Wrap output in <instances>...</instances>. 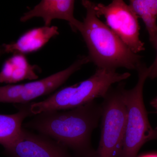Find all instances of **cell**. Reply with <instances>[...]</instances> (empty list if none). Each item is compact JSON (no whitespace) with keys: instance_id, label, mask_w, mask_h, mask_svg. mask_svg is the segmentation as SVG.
Returning a JSON list of instances; mask_svg holds the SVG:
<instances>
[{"instance_id":"8992f818","label":"cell","mask_w":157,"mask_h":157,"mask_svg":"<svg viewBox=\"0 0 157 157\" xmlns=\"http://www.w3.org/2000/svg\"><path fill=\"white\" fill-rule=\"evenodd\" d=\"M90 63L88 56H79L72 65L57 73L40 80L22 84L0 86V103L28 104L34 99L53 92L70 76Z\"/></svg>"},{"instance_id":"52a82bcc","label":"cell","mask_w":157,"mask_h":157,"mask_svg":"<svg viewBox=\"0 0 157 157\" xmlns=\"http://www.w3.org/2000/svg\"><path fill=\"white\" fill-rule=\"evenodd\" d=\"M98 17L103 16L106 25L135 53L145 50L140 39V26L138 16L123 0H113L109 5L94 3Z\"/></svg>"},{"instance_id":"7a4b0ae2","label":"cell","mask_w":157,"mask_h":157,"mask_svg":"<svg viewBox=\"0 0 157 157\" xmlns=\"http://www.w3.org/2000/svg\"><path fill=\"white\" fill-rule=\"evenodd\" d=\"M94 2L82 0L86 10L80 33L88 50L90 62L97 68L116 70L124 68L136 70L141 56L133 52L106 24L99 19L94 10Z\"/></svg>"},{"instance_id":"7c38bea8","label":"cell","mask_w":157,"mask_h":157,"mask_svg":"<svg viewBox=\"0 0 157 157\" xmlns=\"http://www.w3.org/2000/svg\"><path fill=\"white\" fill-rule=\"evenodd\" d=\"M31 103L15 104L18 111L11 114H0V144L3 147L15 140L20 134L26 118L33 116Z\"/></svg>"},{"instance_id":"e0dca14e","label":"cell","mask_w":157,"mask_h":157,"mask_svg":"<svg viewBox=\"0 0 157 157\" xmlns=\"http://www.w3.org/2000/svg\"><path fill=\"white\" fill-rule=\"evenodd\" d=\"M4 54H5V52L4 51V48H3L2 45H0V57Z\"/></svg>"},{"instance_id":"ba28073f","label":"cell","mask_w":157,"mask_h":157,"mask_svg":"<svg viewBox=\"0 0 157 157\" xmlns=\"http://www.w3.org/2000/svg\"><path fill=\"white\" fill-rule=\"evenodd\" d=\"M3 147L8 157H76L56 140L23 127L19 136Z\"/></svg>"},{"instance_id":"3957f363","label":"cell","mask_w":157,"mask_h":157,"mask_svg":"<svg viewBox=\"0 0 157 157\" xmlns=\"http://www.w3.org/2000/svg\"><path fill=\"white\" fill-rule=\"evenodd\" d=\"M131 76L128 72L97 68L89 78L78 83L57 91L44 101L32 103L33 115L52 110H66L80 107L97 98H103L112 85L124 81Z\"/></svg>"},{"instance_id":"30bf717a","label":"cell","mask_w":157,"mask_h":157,"mask_svg":"<svg viewBox=\"0 0 157 157\" xmlns=\"http://www.w3.org/2000/svg\"><path fill=\"white\" fill-rule=\"evenodd\" d=\"M59 34L57 27L44 25L29 30L22 34L16 42L3 44L2 46L5 53L24 55L39 50L52 38Z\"/></svg>"},{"instance_id":"5bb4252c","label":"cell","mask_w":157,"mask_h":157,"mask_svg":"<svg viewBox=\"0 0 157 157\" xmlns=\"http://www.w3.org/2000/svg\"><path fill=\"white\" fill-rule=\"evenodd\" d=\"M151 43L156 51V56L153 63L150 67H149L150 73L148 78L154 79L157 77V36Z\"/></svg>"},{"instance_id":"9a60e30c","label":"cell","mask_w":157,"mask_h":157,"mask_svg":"<svg viewBox=\"0 0 157 157\" xmlns=\"http://www.w3.org/2000/svg\"><path fill=\"white\" fill-rule=\"evenodd\" d=\"M151 105L156 109L157 112V96L152 100L151 102Z\"/></svg>"},{"instance_id":"4fadbf2b","label":"cell","mask_w":157,"mask_h":157,"mask_svg":"<svg viewBox=\"0 0 157 157\" xmlns=\"http://www.w3.org/2000/svg\"><path fill=\"white\" fill-rule=\"evenodd\" d=\"M129 3L144 23L151 43L157 36V0H131Z\"/></svg>"},{"instance_id":"5b68a950","label":"cell","mask_w":157,"mask_h":157,"mask_svg":"<svg viewBox=\"0 0 157 157\" xmlns=\"http://www.w3.org/2000/svg\"><path fill=\"white\" fill-rule=\"evenodd\" d=\"M124 82L111 87L103 98L101 138L94 157H120L123 145L127 121L124 100Z\"/></svg>"},{"instance_id":"8fae6325","label":"cell","mask_w":157,"mask_h":157,"mask_svg":"<svg viewBox=\"0 0 157 157\" xmlns=\"http://www.w3.org/2000/svg\"><path fill=\"white\" fill-rule=\"evenodd\" d=\"M38 67L31 65L22 54H13L4 63L0 71V83H16L26 79L39 78L36 73Z\"/></svg>"},{"instance_id":"2e32d148","label":"cell","mask_w":157,"mask_h":157,"mask_svg":"<svg viewBox=\"0 0 157 157\" xmlns=\"http://www.w3.org/2000/svg\"><path fill=\"white\" fill-rule=\"evenodd\" d=\"M139 157H157V153H152L142 155Z\"/></svg>"},{"instance_id":"6da1fadb","label":"cell","mask_w":157,"mask_h":157,"mask_svg":"<svg viewBox=\"0 0 157 157\" xmlns=\"http://www.w3.org/2000/svg\"><path fill=\"white\" fill-rule=\"evenodd\" d=\"M101 113V104L93 101L68 110L41 113L22 127L56 140L76 157H94L96 150L92 145V134L98 126Z\"/></svg>"},{"instance_id":"277c9868","label":"cell","mask_w":157,"mask_h":157,"mask_svg":"<svg viewBox=\"0 0 157 157\" xmlns=\"http://www.w3.org/2000/svg\"><path fill=\"white\" fill-rule=\"evenodd\" d=\"M136 70L138 73L137 84L131 89H125L124 91L127 121L120 157H136L144 144L157 139V127L153 128L149 123L144 102V86L148 78L149 68L141 63Z\"/></svg>"},{"instance_id":"9c48e42d","label":"cell","mask_w":157,"mask_h":157,"mask_svg":"<svg viewBox=\"0 0 157 157\" xmlns=\"http://www.w3.org/2000/svg\"><path fill=\"white\" fill-rule=\"evenodd\" d=\"M74 0H42L33 9L21 17V22H25L34 17H42L45 26H50L54 19L66 21L74 32H80L82 22L74 17Z\"/></svg>"}]
</instances>
